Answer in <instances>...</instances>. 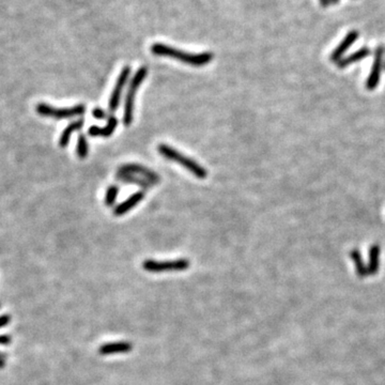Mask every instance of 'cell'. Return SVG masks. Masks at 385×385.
Instances as JSON below:
<instances>
[{
	"label": "cell",
	"mask_w": 385,
	"mask_h": 385,
	"mask_svg": "<svg viewBox=\"0 0 385 385\" xmlns=\"http://www.w3.org/2000/svg\"><path fill=\"white\" fill-rule=\"evenodd\" d=\"M151 52L155 56L172 58L192 66L207 65L213 60L214 57L210 51L200 52V54H192V52H187L163 43H154L151 46Z\"/></svg>",
	"instance_id": "cell-1"
},
{
	"label": "cell",
	"mask_w": 385,
	"mask_h": 385,
	"mask_svg": "<svg viewBox=\"0 0 385 385\" xmlns=\"http://www.w3.org/2000/svg\"><path fill=\"white\" fill-rule=\"evenodd\" d=\"M157 151L160 152L162 156L167 158V160L176 162L179 165L183 166L185 169H188L191 174H193L198 179H206L208 177V170L206 168L199 165L196 161L192 160L191 157L184 155L178 150L170 147V145L166 143H160L157 147Z\"/></svg>",
	"instance_id": "cell-2"
},
{
	"label": "cell",
	"mask_w": 385,
	"mask_h": 385,
	"mask_svg": "<svg viewBox=\"0 0 385 385\" xmlns=\"http://www.w3.org/2000/svg\"><path fill=\"white\" fill-rule=\"evenodd\" d=\"M148 74V68L147 66H141L135 73L134 77L132 78V81L129 85L127 94L125 97V103H124V113H123V123L125 126H130L133 122V117H134V102L136 92L139 89L140 85L147 77Z\"/></svg>",
	"instance_id": "cell-3"
},
{
	"label": "cell",
	"mask_w": 385,
	"mask_h": 385,
	"mask_svg": "<svg viewBox=\"0 0 385 385\" xmlns=\"http://www.w3.org/2000/svg\"><path fill=\"white\" fill-rule=\"evenodd\" d=\"M190 260L188 259H176V260H165L157 261L153 259L144 260L142 262V269L150 273H163V272H180L185 271L190 268Z\"/></svg>",
	"instance_id": "cell-4"
},
{
	"label": "cell",
	"mask_w": 385,
	"mask_h": 385,
	"mask_svg": "<svg viewBox=\"0 0 385 385\" xmlns=\"http://www.w3.org/2000/svg\"><path fill=\"white\" fill-rule=\"evenodd\" d=\"M35 111L42 117H49L54 119H66L82 116L86 112V106L84 104H78L70 108H56L46 103H39L35 106Z\"/></svg>",
	"instance_id": "cell-5"
},
{
	"label": "cell",
	"mask_w": 385,
	"mask_h": 385,
	"mask_svg": "<svg viewBox=\"0 0 385 385\" xmlns=\"http://www.w3.org/2000/svg\"><path fill=\"white\" fill-rule=\"evenodd\" d=\"M384 54H385L384 45H379L376 48L374 63H373V66H371L370 74H369L367 81H366V89L369 90V91L375 90L380 83L381 72H382V68L384 66V64H383Z\"/></svg>",
	"instance_id": "cell-6"
},
{
	"label": "cell",
	"mask_w": 385,
	"mask_h": 385,
	"mask_svg": "<svg viewBox=\"0 0 385 385\" xmlns=\"http://www.w3.org/2000/svg\"><path fill=\"white\" fill-rule=\"evenodd\" d=\"M131 71H132L131 66L125 65L124 68L122 69V71L120 72V74H119V76H118L115 88L112 92V96H111V99H109L108 107H109L111 112H115L118 108L119 104H120L122 91H123L124 86L126 85V83L129 81V77L131 75Z\"/></svg>",
	"instance_id": "cell-7"
},
{
	"label": "cell",
	"mask_w": 385,
	"mask_h": 385,
	"mask_svg": "<svg viewBox=\"0 0 385 385\" xmlns=\"http://www.w3.org/2000/svg\"><path fill=\"white\" fill-rule=\"evenodd\" d=\"M358 36H360V33H358L356 30H352L348 32V34L344 36V39L337 45V47L332 51V54L329 56L331 61L336 62V63L340 61L343 58L344 54H346V51L355 43Z\"/></svg>",
	"instance_id": "cell-8"
},
{
	"label": "cell",
	"mask_w": 385,
	"mask_h": 385,
	"mask_svg": "<svg viewBox=\"0 0 385 385\" xmlns=\"http://www.w3.org/2000/svg\"><path fill=\"white\" fill-rule=\"evenodd\" d=\"M119 171L129 172V174L138 175L141 178L147 179L148 181H150L153 184L158 183V182H160V180H161L160 176H158L156 174V172H154L153 170H151V169H149L147 167H144L142 165H139V164H125V165H122L120 168H119Z\"/></svg>",
	"instance_id": "cell-9"
},
{
	"label": "cell",
	"mask_w": 385,
	"mask_h": 385,
	"mask_svg": "<svg viewBox=\"0 0 385 385\" xmlns=\"http://www.w3.org/2000/svg\"><path fill=\"white\" fill-rule=\"evenodd\" d=\"M133 349V344L130 341H116L102 344L99 348V354L101 355H114L129 353Z\"/></svg>",
	"instance_id": "cell-10"
},
{
	"label": "cell",
	"mask_w": 385,
	"mask_h": 385,
	"mask_svg": "<svg viewBox=\"0 0 385 385\" xmlns=\"http://www.w3.org/2000/svg\"><path fill=\"white\" fill-rule=\"evenodd\" d=\"M143 198H144V192L143 191H139L137 193H134L133 195H131L126 199V200H124L120 205H118L114 209V214L116 216H122V215H124L125 213H127L129 211H131L133 208L136 207L142 200Z\"/></svg>",
	"instance_id": "cell-11"
},
{
	"label": "cell",
	"mask_w": 385,
	"mask_h": 385,
	"mask_svg": "<svg viewBox=\"0 0 385 385\" xmlns=\"http://www.w3.org/2000/svg\"><path fill=\"white\" fill-rule=\"evenodd\" d=\"M118 125V119L115 116L108 117L107 124L104 127H99L97 125H91L88 130V134L92 137H109L114 134V132Z\"/></svg>",
	"instance_id": "cell-12"
},
{
	"label": "cell",
	"mask_w": 385,
	"mask_h": 385,
	"mask_svg": "<svg viewBox=\"0 0 385 385\" xmlns=\"http://www.w3.org/2000/svg\"><path fill=\"white\" fill-rule=\"evenodd\" d=\"M370 55H371L370 48H368V47H362L360 49L355 50L354 52H352L351 55H349L347 57H343L336 64H337V66H338L339 69H344V68H347V66H349L351 64H354V63H357V62H360V61L364 60L365 58L369 57Z\"/></svg>",
	"instance_id": "cell-13"
},
{
	"label": "cell",
	"mask_w": 385,
	"mask_h": 385,
	"mask_svg": "<svg viewBox=\"0 0 385 385\" xmlns=\"http://www.w3.org/2000/svg\"><path fill=\"white\" fill-rule=\"evenodd\" d=\"M116 178L119 181L124 182V183L136 184V185H138V187H141L142 189H149L150 187H152V185H153V183H151L147 179L141 178V177H137L134 174H129V172L118 171L117 175H116Z\"/></svg>",
	"instance_id": "cell-14"
},
{
	"label": "cell",
	"mask_w": 385,
	"mask_h": 385,
	"mask_svg": "<svg viewBox=\"0 0 385 385\" xmlns=\"http://www.w3.org/2000/svg\"><path fill=\"white\" fill-rule=\"evenodd\" d=\"M380 253H381V249H380L379 245H376V244L371 245V247L369 248V254H368L369 261H368V265H367L369 275H376L379 271V268H380Z\"/></svg>",
	"instance_id": "cell-15"
},
{
	"label": "cell",
	"mask_w": 385,
	"mask_h": 385,
	"mask_svg": "<svg viewBox=\"0 0 385 385\" xmlns=\"http://www.w3.org/2000/svg\"><path fill=\"white\" fill-rule=\"evenodd\" d=\"M84 125V121L83 120H76V121H73L71 122L68 126H66L64 129V131L62 132V134L60 135V138H59V145L61 148H65L66 145L69 144L70 142V139H71V136L74 132H77L81 130Z\"/></svg>",
	"instance_id": "cell-16"
},
{
	"label": "cell",
	"mask_w": 385,
	"mask_h": 385,
	"mask_svg": "<svg viewBox=\"0 0 385 385\" xmlns=\"http://www.w3.org/2000/svg\"><path fill=\"white\" fill-rule=\"evenodd\" d=\"M350 257H351V259H352L353 262H354V265H355V271H356V274H357L358 277L363 278V277L369 275V274H368L367 265H365V263H364V260H363V258H362V254H361V251H360V250L356 249V248L352 249V250L350 251Z\"/></svg>",
	"instance_id": "cell-17"
},
{
	"label": "cell",
	"mask_w": 385,
	"mask_h": 385,
	"mask_svg": "<svg viewBox=\"0 0 385 385\" xmlns=\"http://www.w3.org/2000/svg\"><path fill=\"white\" fill-rule=\"evenodd\" d=\"M89 152V145H88V140L84 134H81L78 136L77 139V147H76V154L77 156L81 158V160H84V158L87 157Z\"/></svg>",
	"instance_id": "cell-18"
},
{
	"label": "cell",
	"mask_w": 385,
	"mask_h": 385,
	"mask_svg": "<svg viewBox=\"0 0 385 385\" xmlns=\"http://www.w3.org/2000/svg\"><path fill=\"white\" fill-rule=\"evenodd\" d=\"M119 194V187L117 185H111L106 191L105 195V205L107 207H113L116 203V199Z\"/></svg>",
	"instance_id": "cell-19"
},
{
	"label": "cell",
	"mask_w": 385,
	"mask_h": 385,
	"mask_svg": "<svg viewBox=\"0 0 385 385\" xmlns=\"http://www.w3.org/2000/svg\"><path fill=\"white\" fill-rule=\"evenodd\" d=\"M92 116H94L96 119H99V120H104V119L107 118V114L102 108H94L92 109Z\"/></svg>",
	"instance_id": "cell-20"
},
{
	"label": "cell",
	"mask_w": 385,
	"mask_h": 385,
	"mask_svg": "<svg viewBox=\"0 0 385 385\" xmlns=\"http://www.w3.org/2000/svg\"><path fill=\"white\" fill-rule=\"evenodd\" d=\"M11 322V316L10 315H3L0 316V328L5 327Z\"/></svg>",
	"instance_id": "cell-21"
},
{
	"label": "cell",
	"mask_w": 385,
	"mask_h": 385,
	"mask_svg": "<svg viewBox=\"0 0 385 385\" xmlns=\"http://www.w3.org/2000/svg\"><path fill=\"white\" fill-rule=\"evenodd\" d=\"M11 336L10 335H0V344L3 346H8V344L11 343Z\"/></svg>",
	"instance_id": "cell-22"
},
{
	"label": "cell",
	"mask_w": 385,
	"mask_h": 385,
	"mask_svg": "<svg viewBox=\"0 0 385 385\" xmlns=\"http://www.w3.org/2000/svg\"><path fill=\"white\" fill-rule=\"evenodd\" d=\"M6 366V357L4 354L0 353V369H4Z\"/></svg>",
	"instance_id": "cell-23"
},
{
	"label": "cell",
	"mask_w": 385,
	"mask_h": 385,
	"mask_svg": "<svg viewBox=\"0 0 385 385\" xmlns=\"http://www.w3.org/2000/svg\"><path fill=\"white\" fill-rule=\"evenodd\" d=\"M319 2H320L321 7L323 8H327L331 5V0H319Z\"/></svg>",
	"instance_id": "cell-24"
},
{
	"label": "cell",
	"mask_w": 385,
	"mask_h": 385,
	"mask_svg": "<svg viewBox=\"0 0 385 385\" xmlns=\"http://www.w3.org/2000/svg\"><path fill=\"white\" fill-rule=\"evenodd\" d=\"M339 2H340V0H331V5H337V4H339Z\"/></svg>",
	"instance_id": "cell-25"
},
{
	"label": "cell",
	"mask_w": 385,
	"mask_h": 385,
	"mask_svg": "<svg viewBox=\"0 0 385 385\" xmlns=\"http://www.w3.org/2000/svg\"><path fill=\"white\" fill-rule=\"evenodd\" d=\"M384 70H385V60H384Z\"/></svg>",
	"instance_id": "cell-26"
}]
</instances>
